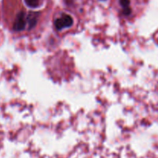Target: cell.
Here are the masks:
<instances>
[{"mask_svg":"<svg viewBox=\"0 0 158 158\" xmlns=\"http://www.w3.org/2000/svg\"><path fill=\"white\" fill-rule=\"evenodd\" d=\"M49 8V0H12L8 24L16 33L33 32L41 26Z\"/></svg>","mask_w":158,"mask_h":158,"instance_id":"6da1fadb","label":"cell"},{"mask_svg":"<svg viewBox=\"0 0 158 158\" xmlns=\"http://www.w3.org/2000/svg\"><path fill=\"white\" fill-rule=\"evenodd\" d=\"M74 25V17L67 11H59L53 19L54 28L58 32H64Z\"/></svg>","mask_w":158,"mask_h":158,"instance_id":"7a4b0ae2","label":"cell"},{"mask_svg":"<svg viewBox=\"0 0 158 158\" xmlns=\"http://www.w3.org/2000/svg\"><path fill=\"white\" fill-rule=\"evenodd\" d=\"M116 6L121 15L125 17H130L134 12L133 0H117Z\"/></svg>","mask_w":158,"mask_h":158,"instance_id":"3957f363","label":"cell"},{"mask_svg":"<svg viewBox=\"0 0 158 158\" xmlns=\"http://www.w3.org/2000/svg\"><path fill=\"white\" fill-rule=\"evenodd\" d=\"M99 1H101V2H105V1H107V0H99Z\"/></svg>","mask_w":158,"mask_h":158,"instance_id":"277c9868","label":"cell"}]
</instances>
